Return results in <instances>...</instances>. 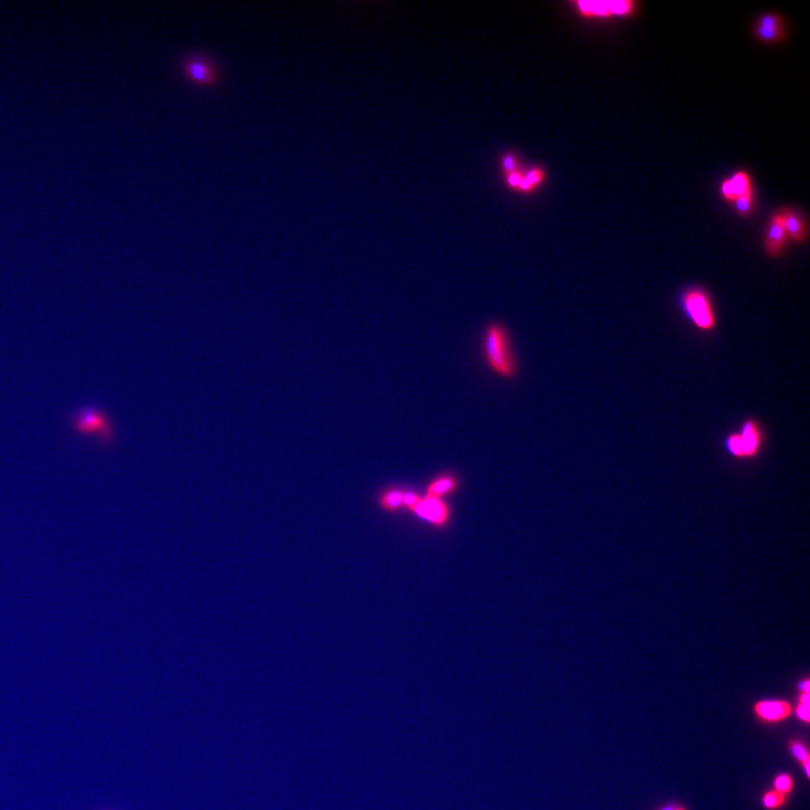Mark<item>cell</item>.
Segmentation results:
<instances>
[{
    "label": "cell",
    "instance_id": "obj_15",
    "mask_svg": "<svg viewBox=\"0 0 810 810\" xmlns=\"http://www.w3.org/2000/svg\"><path fill=\"white\" fill-rule=\"evenodd\" d=\"M788 802V797L785 794H780L779 791L775 789H769L766 790L761 797V804L766 810H780L782 809Z\"/></svg>",
    "mask_w": 810,
    "mask_h": 810
},
{
    "label": "cell",
    "instance_id": "obj_9",
    "mask_svg": "<svg viewBox=\"0 0 810 810\" xmlns=\"http://www.w3.org/2000/svg\"><path fill=\"white\" fill-rule=\"evenodd\" d=\"M739 434L743 458H753L758 455L763 444V432L758 421L747 419L741 424Z\"/></svg>",
    "mask_w": 810,
    "mask_h": 810
},
{
    "label": "cell",
    "instance_id": "obj_13",
    "mask_svg": "<svg viewBox=\"0 0 810 810\" xmlns=\"http://www.w3.org/2000/svg\"><path fill=\"white\" fill-rule=\"evenodd\" d=\"M753 34L758 41L768 43V45H777L785 41L787 37L786 26H762L756 24L753 28Z\"/></svg>",
    "mask_w": 810,
    "mask_h": 810
},
{
    "label": "cell",
    "instance_id": "obj_21",
    "mask_svg": "<svg viewBox=\"0 0 810 810\" xmlns=\"http://www.w3.org/2000/svg\"><path fill=\"white\" fill-rule=\"evenodd\" d=\"M676 805H678V804H669V805H664L663 807L659 808V809L656 810H674L676 809Z\"/></svg>",
    "mask_w": 810,
    "mask_h": 810
},
{
    "label": "cell",
    "instance_id": "obj_20",
    "mask_svg": "<svg viewBox=\"0 0 810 810\" xmlns=\"http://www.w3.org/2000/svg\"><path fill=\"white\" fill-rule=\"evenodd\" d=\"M799 693H810V681L805 678L799 683Z\"/></svg>",
    "mask_w": 810,
    "mask_h": 810
},
{
    "label": "cell",
    "instance_id": "obj_12",
    "mask_svg": "<svg viewBox=\"0 0 810 810\" xmlns=\"http://www.w3.org/2000/svg\"><path fill=\"white\" fill-rule=\"evenodd\" d=\"M461 485L458 476L451 472H444L438 476H434L429 482L426 490V497L432 499L441 500L445 495L453 494Z\"/></svg>",
    "mask_w": 810,
    "mask_h": 810
},
{
    "label": "cell",
    "instance_id": "obj_7",
    "mask_svg": "<svg viewBox=\"0 0 810 810\" xmlns=\"http://www.w3.org/2000/svg\"><path fill=\"white\" fill-rule=\"evenodd\" d=\"M752 712L758 722L766 725H775L789 719L794 714V707L783 699H763L754 702Z\"/></svg>",
    "mask_w": 810,
    "mask_h": 810
},
{
    "label": "cell",
    "instance_id": "obj_2",
    "mask_svg": "<svg viewBox=\"0 0 810 810\" xmlns=\"http://www.w3.org/2000/svg\"><path fill=\"white\" fill-rule=\"evenodd\" d=\"M680 306L684 316L701 332H712L717 325L714 302L709 291L699 286H691L682 291Z\"/></svg>",
    "mask_w": 810,
    "mask_h": 810
},
{
    "label": "cell",
    "instance_id": "obj_4",
    "mask_svg": "<svg viewBox=\"0 0 810 810\" xmlns=\"http://www.w3.org/2000/svg\"><path fill=\"white\" fill-rule=\"evenodd\" d=\"M70 422L77 434H95L104 446L113 441V426L110 417L100 409L87 407L78 410L71 415Z\"/></svg>",
    "mask_w": 810,
    "mask_h": 810
},
{
    "label": "cell",
    "instance_id": "obj_22",
    "mask_svg": "<svg viewBox=\"0 0 810 810\" xmlns=\"http://www.w3.org/2000/svg\"><path fill=\"white\" fill-rule=\"evenodd\" d=\"M674 810H689V809H688L687 807H684V806L676 805V809H674Z\"/></svg>",
    "mask_w": 810,
    "mask_h": 810
},
{
    "label": "cell",
    "instance_id": "obj_8",
    "mask_svg": "<svg viewBox=\"0 0 810 810\" xmlns=\"http://www.w3.org/2000/svg\"><path fill=\"white\" fill-rule=\"evenodd\" d=\"M788 236L783 224L780 211L772 215L764 236V251L770 258H779L786 251Z\"/></svg>",
    "mask_w": 810,
    "mask_h": 810
},
{
    "label": "cell",
    "instance_id": "obj_18",
    "mask_svg": "<svg viewBox=\"0 0 810 810\" xmlns=\"http://www.w3.org/2000/svg\"><path fill=\"white\" fill-rule=\"evenodd\" d=\"M810 695L809 693H799L798 697V703L794 708V712L796 714L797 717L800 722H804L805 725H809L810 722Z\"/></svg>",
    "mask_w": 810,
    "mask_h": 810
},
{
    "label": "cell",
    "instance_id": "obj_19",
    "mask_svg": "<svg viewBox=\"0 0 810 810\" xmlns=\"http://www.w3.org/2000/svg\"><path fill=\"white\" fill-rule=\"evenodd\" d=\"M735 209L741 216L748 217L753 214V212L756 209V194H748V195L743 196L739 198L736 201L734 202Z\"/></svg>",
    "mask_w": 810,
    "mask_h": 810
},
{
    "label": "cell",
    "instance_id": "obj_14",
    "mask_svg": "<svg viewBox=\"0 0 810 810\" xmlns=\"http://www.w3.org/2000/svg\"><path fill=\"white\" fill-rule=\"evenodd\" d=\"M379 506L388 512H395L403 508V489L390 487L385 490L378 499Z\"/></svg>",
    "mask_w": 810,
    "mask_h": 810
},
{
    "label": "cell",
    "instance_id": "obj_10",
    "mask_svg": "<svg viewBox=\"0 0 810 810\" xmlns=\"http://www.w3.org/2000/svg\"><path fill=\"white\" fill-rule=\"evenodd\" d=\"M752 192H754L752 180L750 175L745 171H737L729 178L726 179L725 182H722L720 186L722 198L731 203Z\"/></svg>",
    "mask_w": 810,
    "mask_h": 810
},
{
    "label": "cell",
    "instance_id": "obj_3",
    "mask_svg": "<svg viewBox=\"0 0 810 810\" xmlns=\"http://www.w3.org/2000/svg\"><path fill=\"white\" fill-rule=\"evenodd\" d=\"M179 70L190 83L203 87L216 85L222 77L220 62L214 57L198 51L184 55L179 62Z\"/></svg>",
    "mask_w": 810,
    "mask_h": 810
},
{
    "label": "cell",
    "instance_id": "obj_1",
    "mask_svg": "<svg viewBox=\"0 0 810 810\" xmlns=\"http://www.w3.org/2000/svg\"><path fill=\"white\" fill-rule=\"evenodd\" d=\"M481 354L487 369L499 378L514 381L519 375V359L506 323L491 321L486 324L482 333Z\"/></svg>",
    "mask_w": 810,
    "mask_h": 810
},
{
    "label": "cell",
    "instance_id": "obj_6",
    "mask_svg": "<svg viewBox=\"0 0 810 810\" xmlns=\"http://www.w3.org/2000/svg\"><path fill=\"white\" fill-rule=\"evenodd\" d=\"M575 5L583 16L594 17V18L632 17L638 11V4L634 0L577 1Z\"/></svg>",
    "mask_w": 810,
    "mask_h": 810
},
{
    "label": "cell",
    "instance_id": "obj_11",
    "mask_svg": "<svg viewBox=\"0 0 810 810\" xmlns=\"http://www.w3.org/2000/svg\"><path fill=\"white\" fill-rule=\"evenodd\" d=\"M779 211L782 216L788 239L794 241L796 245L805 243L808 236V226L805 217L802 216L799 212L790 207H783Z\"/></svg>",
    "mask_w": 810,
    "mask_h": 810
},
{
    "label": "cell",
    "instance_id": "obj_17",
    "mask_svg": "<svg viewBox=\"0 0 810 810\" xmlns=\"http://www.w3.org/2000/svg\"><path fill=\"white\" fill-rule=\"evenodd\" d=\"M772 789L779 791L780 794H785V796H790L791 792H792L794 789V777H791L787 772L779 773V775H775V779H773V787H772Z\"/></svg>",
    "mask_w": 810,
    "mask_h": 810
},
{
    "label": "cell",
    "instance_id": "obj_16",
    "mask_svg": "<svg viewBox=\"0 0 810 810\" xmlns=\"http://www.w3.org/2000/svg\"><path fill=\"white\" fill-rule=\"evenodd\" d=\"M787 746H788V750L791 756H794V760H796L800 765L810 762V753L804 741H799V739H789Z\"/></svg>",
    "mask_w": 810,
    "mask_h": 810
},
{
    "label": "cell",
    "instance_id": "obj_5",
    "mask_svg": "<svg viewBox=\"0 0 810 810\" xmlns=\"http://www.w3.org/2000/svg\"><path fill=\"white\" fill-rule=\"evenodd\" d=\"M403 508L409 509L437 527H444L451 521V509L444 501L428 497H420L415 492L403 490Z\"/></svg>",
    "mask_w": 810,
    "mask_h": 810
}]
</instances>
